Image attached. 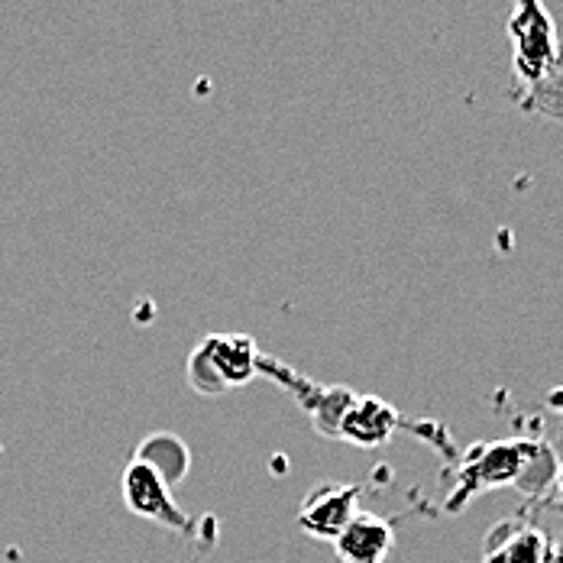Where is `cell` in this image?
<instances>
[{"label":"cell","instance_id":"1","mask_svg":"<svg viewBox=\"0 0 563 563\" xmlns=\"http://www.w3.org/2000/svg\"><path fill=\"white\" fill-rule=\"evenodd\" d=\"M260 346L246 334H208L195 343L185 363L188 386L205 398L240 389L260 376Z\"/></svg>","mask_w":563,"mask_h":563},{"label":"cell","instance_id":"11","mask_svg":"<svg viewBox=\"0 0 563 563\" xmlns=\"http://www.w3.org/2000/svg\"><path fill=\"white\" fill-rule=\"evenodd\" d=\"M554 483H558V493L563 496V463L558 466V473H554Z\"/></svg>","mask_w":563,"mask_h":563},{"label":"cell","instance_id":"10","mask_svg":"<svg viewBox=\"0 0 563 563\" xmlns=\"http://www.w3.org/2000/svg\"><path fill=\"white\" fill-rule=\"evenodd\" d=\"M544 563H563V544L551 548V551H548V561H544Z\"/></svg>","mask_w":563,"mask_h":563},{"label":"cell","instance_id":"8","mask_svg":"<svg viewBox=\"0 0 563 563\" xmlns=\"http://www.w3.org/2000/svg\"><path fill=\"white\" fill-rule=\"evenodd\" d=\"M548 538L525 521H499L483 544V563H544Z\"/></svg>","mask_w":563,"mask_h":563},{"label":"cell","instance_id":"9","mask_svg":"<svg viewBox=\"0 0 563 563\" xmlns=\"http://www.w3.org/2000/svg\"><path fill=\"white\" fill-rule=\"evenodd\" d=\"M133 460H143L150 463L153 470H159L166 476V483L175 486L188 476V466H191V451L181 438H175L172 431H156L150 434L140 448Z\"/></svg>","mask_w":563,"mask_h":563},{"label":"cell","instance_id":"3","mask_svg":"<svg viewBox=\"0 0 563 563\" xmlns=\"http://www.w3.org/2000/svg\"><path fill=\"white\" fill-rule=\"evenodd\" d=\"M508 30L515 40V75H521V81L534 88L561 53L554 20L548 16L541 0H515Z\"/></svg>","mask_w":563,"mask_h":563},{"label":"cell","instance_id":"4","mask_svg":"<svg viewBox=\"0 0 563 563\" xmlns=\"http://www.w3.org/2000/svg\"><path fill=\"white\" fill-rule=\"evenodd\" d=\"M120 493H123V506L136 518L156 521L169 531H188L191 518L178 508L166 476L159 470H153L150 463L130 460L123 470V479H120Z\"/></svg>","mask_w":563,"mask_h":563},{"label":"cell","instance_id":"2","mask_svg":"<svg viewBox=\"0 0 563 563\" xmlns=\"http://www.w3.org/2000/svg\"><path fill=\"white\" fill-rule=\"evenodd\" d=\"M541 444H531V441H499V444H489V448H476L470 453V460L463 463L460 470V479H456V489L451 493V503L448 508L470 506L473 496L486 493V489H499L508 483H518L528 476L531 463L541 456Z\"/></svg>","mask_w":563,"mask_h":563},{"label":"cell","instance_id":"7","mask_svg":"<svg viewBox=\"0 0 563 563\" xmlns=\"http://www.w3.org/2000/svg\"><path fill=\"white\" fill-rule=\"evenodd\" d=\"M393 525L360 508L353 521L340 531L334 551L343 563H386L393 554Z\"/></svg>","mask_w":563,"mask_h":563},{"label":"cell","instance_id":"6","mask_svg":"<svg viewBox=\"0 0 563 563\" xmlns=\"http://www.w3.org/2000/svg\"><path fill=\"white\" fill-rule=\"evenodd\" d=\"M398 428V411L376 395H353L338 421V438L356 448H379Z\"/></svg>","mask_w":563,"mask_h":563},{"label":"cell","instance_id":"5","mask_svg":"<svg viewBox=\"0 0 563 563\" xmlns=\"http://www.w3.org/2000/svg\"><path fill=\"white\" fill-rule=\"evenodd\" d=\"M360 486L356 483H321L314 486L298 508V528L318 541H338L340 531L360 511Z\"/></svg>","mask_w":563,"mask_h":563}]
</instances>
